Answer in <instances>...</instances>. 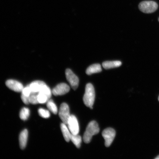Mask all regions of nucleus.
Returning <instances> with one entry per match:
<instances>
[{
  "instance_id": "f257e3e1",
  "label": "nucleus",
  "mask_w": 159,
  "mask_h": 159,
  "mask_svg": "<svg viewBox=\"0 0 159 159\" xmlns=\"http://www.w3.org/2000/svg\"><path fill=\"white\" fill-rule=\"evenodd\" d=\"M95 98V92L94 87L91 83L87 84L85 89V94L83 100L84 104L87 107L93 109Z\"/></svg>"
},
{
  "instance_id": "f03ea898",
  "label": "nucleus",
  "mask_w": 159,
  "mask_h": 159,
  "mask_svg": "<svg viewBox=\"0 0 159 159\" xmlns=\"http://www.w3.org/2000/svg\"><path fill=\"white\" fill-rule=\"evenodd\" d=\"M99 132L98 125L96 121H91L87 126L83 136V140L85 143H90L92 137L98 134Z\"/></svg>"
},
{
  "instance_id": "7ed1b4c3",
  "label": "nucleus",
  "mask_w": 159,
  "mask_h": 159,
  "mask_svg": "<svg viewBox=\"0 0 159 159\" xmlns=\"http://www.w3.org/2000/svg\"><path fill=\"white\" fill-rule=\"evenodd\" d=\"M139 9L145 13L154 12L158 9V5L156 2L152 1H145L139 4Z\"/></svg>"
},
{
  "instance_id": "20e7f679",
  "label": "nucleus",
  "mask_w": 159,
  "mask_h": 159,
  "mask_svg": "<svg viewBox=\"0 0 159 159\" xmlns=\"http://www.w3.org/2000/svg\"><path fill=\"white\" fill-rule=\"evenodd\" d=\"M66 76L71 88L75 90L78 88L79 79L70 69H67L65 71Z\"/></svg>"
},
{
  "instance_id": "39448f33",
  "label": "nucleus",
  "mask_w": 159,
  "mask_h": 159,
  "mask_svg": "<svg viewBox=\"0 0 159 159\" xmlns=\"http://www.w3.org/2000/svg\"><path fill=\"white\" fill-rule=\"evenodd\" d=\"M116 132L114 129L108 128L105 129L102 132V136L105 139V146L107 148L110 146L115 139Z\"/></svg>"
},
{
  "instance_id": "423d86ee",
  "label": "nucleus",
  "mask_w": 159,
  "mask_h": 159,
  "mask_svg": "<svg viewBox=\"0 0 159 159\" xmlns=\"http://www.w3.org/2000/svg\"><path fill=\"white\" fill-rule=\"evenodd\" d=\"M59 116L64 124H67L68 121L70 116L68 105L66 103H63L61 105L59 111Z\"/></svg>"
},
{
  "instance_id": "0eeeda50",
  "label": "nucleus",
  "mask_w": 159,
  "mask_h": 159,
  "mask_svg": "<svg viewBox=\"0 0 159 159\" xmlns=\"http://www.w3.org/2000/svg\"><path fill=\"white\" fill-rule=\"evenodd\" d=\"M68 128L73 134L77 135L79 132V127L77 119L75 115H71L69 118L68 123Z\"/></svg>"
},
{
  "instance_id": "6e6552de",
  "label": "nucleus",
  "mask_w": 159,
  "mask_h": 159,
  "mask_svg": "<svg viewBox=\"0 0 159 159\" xmlns=\"http://www.w3.org/2000/svg\"><path fill=\"white\" fill-rule=\"evenodd\" d=\"M70 88L68 85L65 83H61L57 85L53 90L52 94L55 96H58V95H62L68 93Z\"/></svg>"
},
{
  "instance_id": "1a4fd4ad",
  "label": "nucleus",
  "mask_w": 159,
  "mask_h": 159,
  "mask_svg": "<svg viewBox=\"0 0 159 159\" xmlns=\"http://www.w3.org/2000/svg\"><path fill=\"white\" fill-rule=\"evenodd\" d=\"M6 85L11 90L17 92H21L22 91L24 87L21 83L13 80H9L6 81Z\"/></svg>"
},
{
  "instance_id": "9d476101",
  "label": "nucleus",
  "mask_w": 159,
  "mask_h": 159,
  "mask_svg": "<svg viewBox=\"0 0 159 159\" xmlns=\"http://www.w3.org/2000/svg\"><path fill=\"white\" fill-rule=\"evenodd\" d=\"M28 136V132L27 129H25L20 134L19 140L20 148L22 150L24 149L27 143V141Z\"/></svg>"
},
{
  "instance_id": "9b49d317",
  "label": "nucleus",
  "mask_w": 159,
  "mask_h": 159,
  "mask_svg": "<svg viewBox=\"0 0 159 159\" xmlns=\"http://www.w3.org/2000/svg\"><path fill=\"white\" fill-rule=\"evenodd\" d=\"M45 83L43 81H36L31 83L29 85L31 89L32 93H37L39 92L42 87Z\"/></svg>"
},
{
  "instance_id": "f8f14e48",
  "label": "nucleus",
  "mask_w": 159,
  "mask_h": 159,
  "mask_svg": "<svg viewBox=\"0 0 159 159\" xmlns=\"http://www.w3.org/2000/svg\"><path fill=\"white\" fill-rule=\"evenodd\" d=\"M122 65L121 61H107L102 63V66L105 69H109L120 66Z\"/></svg>"
},
{
  "instance_id": "ddd939ff",
  "label": "nucleus",
  "mask_w": 159,
  "mask_h": 159,
  "mask_svg": "<svg viewBox=\"0 0 159 159\" xmlns=\"http://www.w3.org/2000/svg\"><path fill=\"white\" fill-rule=\"evenodd\" d=\"M102 71V68L100 64L98 63L91 65L86 70V73L87 75H90L94 73H98Z\"/></svg>"
},
{
  "instance_id": "4468645a",
  "label": "nucleus",
  "mask_w": 159,
  "mask_h": 159,
  "mask_svg": "<svg viewBox=\"0 0 159 159\" xmlns=\"http://www.w3.org/2000/svg\"><path fill=\"white\" fill-rule=\"evenodd\" d=\"M61 128L65 140L67 142H69V141L70 140L71 134L70 132L66 125L63 123L61 124Z\"/></svg>"
},
{
  "instance_id": "2eb2a0df",
  "label": "nucleus",
  "mask_w": 159,
  "mask_h": 159,
  "mask_svg": "<svg viewBox=\"0 0 159 159\" xmlns=\"http://www.w3.org/2000/svg\"><path fill=\"white\" fill-rule=\"evenodd\" d=\"M70 140L77 148H80L82 139L80 136L78 134L74 135L71 134Z\"/></svg>"
},
{
  "instance_id": "dca6fc26",
  "label": "nucleus",
  "mask_w": 159,
  "mask_h": 159,
  "mask_svg": "<svg viewBox=\"0 0 159 159\" xmlns=\"http://www.w3.org/2000/svg\"><path fill=\"white\" fill-rule=\"evenodd\" d=\"M47 107L50 111L53 114H57V105L52 100H49L47 102Z\"/></svg>"
},
{
  "instance_id": "f3484780",
  "label": "nucleus",
  "mask_w": 159,
  "mask_h": 159,
  "mask_svg": "<svg viewBox=\"0 0 159 159\" xmlns=\"http://www.w3.org/2000/svg\"><path fill=\"white\" fill-rule=\"evenodd\" d=\"M52 91L45 84L43 85L39 93H41L46 95L49 100L52 95Z\"/></svg>"
},
{
  "instance_id": "a211bd4d",
  "label": "nucleus",
  "mask_w": 159,
  "mask_h": 159,
  "mask_svg": "<svg viewBox=\"0 0 159 159\" xmlns=\"http://www.w3.org/2000/svg\"><path fill=\"white\" fill-rule=\"evenodd\" d=\"M30 114L29 109L27 108H23L21 109L20 114V117L21 120H25L29 118Z\"/></svg>"
},
{
  "instance_id": "6ab92c4d",
  "label": "nucleus",
  "mask_w": 159,
  "mask_h": 159,
  "mask_svg": "<svg viewBox=\"0 0 159 159\" xmlns=\"http://www.w3.org/2000/svg\"><path fill=\"white\" fill-rule=\"evenodd\" d=\"M37 93H31L29 96L30 103L32 104H39V102L38 99V95Z\"/></svg>"
},
{
  "instance_id": "aec40b11",
  "label": "nucleus",
  "mask_w": 159,
  "mask_h": 159,
  "mask_svg": "<svg viewBox=\"0 0 159 159\" xmlns=\"http://www.w3.org/2000/svg\"><path fill=\"white\" fill-rule=\"evenodd\" d=\"M38 99L39 104H44L49 100L47 95L41 93H39L38 94Z\"/></svg>"
},
{
  "instance_id": "412c9836",
  "label": "nucleus",
  "mask_w": 159,
  "mask_h": 159,
  "mask_svg": "<svg viewBox=\"0 0 159 159\" xmlns=\"http://www.w3.org/2000/svg\"><path fill=\"white\" fill-rule=\"evenodd\" d=\"M39 115L43 118H48L50 116V114L48 111L43 108H40L38 110Z\"/></svg>"
},
{
  "instance_id": "4be33fe9",
  "label": "nucleus",
  "mask_w": 159,
  "mask_h": 159,
  "mask_svg": "<svg viewBox=\"0 0 159 159\" xmlns=\"http://www.w3.org/2000/svg\"><path fill=\"white\" fill-rule=\"evenodd\" d=\"M21 92L22 94L28 97L30 96V95L32 93L31 89L30 88L29 85H28L27 87L24 88Z\"/></svg>"
},
{
  "instance_id": "5701e85b",
  "label": "nucleus",
  "mask_w": 159,
  "mask_h": 159,
  "mask_svg": "<svg viewBox=\"0 0 159 159\" xmlns=\"http://www.w3.org/2000/svg\"><path fill=\"white\" fill-rule=\"evenodd\" d=\"M21 99L23 102L25 104L28 105L30 104L29 96H26L21 94Z\"/></svg>"
},
{
  "instance_id": "b1692460",
  "label": "nucleus",
  "mask_w": 159,
  "mask_h": 159,
  "mask_svg": "<svg viewBox=\"0 0 159 159\" xmlns=\"http://www.w3.org/2000/svg\"><path fill=\"white\" fill-rule=\"evenodd\" d=\"M155 159H159V156H158L157 157L155 158Z\"/></svg>"
},
{
  "instance_id": "393cba45",
  "label": "nucleus",
  "mask_w": 159,
  "mask_h": 159,
  "mask_svg": "<svg viewBox=\"0 0 159 159\" xmlns=\"http://www.w3.org/2000/svg\"><path fill=\"white\" fill-rule=\"evenodd\" d=\"M158 100H159V98H158Z\"/></svg>"
},
{
  "instance_id": "a878e982",
  "label": "nucleus",
  "mask_w": 159,
  "mask_h": 159,
  "mask_svg": "<svg viewBox=\"0 0 159 159\" xmlns=\"http://www.w3.org/2000/svg\"><path fill=\"white\" fill-rule=\"evenodd\" d=\"M158 21H159V19H158Z\"/></svg>"
}]
</instances>
